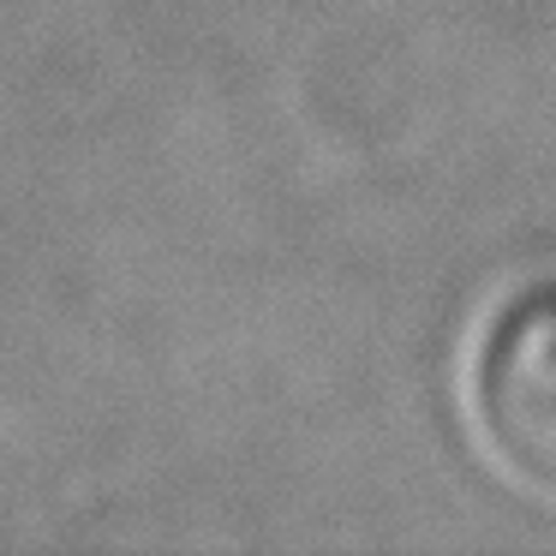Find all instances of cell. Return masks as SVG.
Returning <instances> with one entry per match:
<instances>
[{
	"label": "cell",
	"instance_id": "obj_1",
	"mask_svg": "<svg viewBox=\"0 0 556 556\" xmlns=\"http://www.w3.org/2000/svg\"><path fill=\"white\" fill-rule=\"evenodd\" d=\"M479 419L496 455L556 496V293L515 305L479 365Z\"/></svg>",
	"mask_w": 556,
	"mask_h": 556
}]
</instances>
